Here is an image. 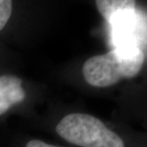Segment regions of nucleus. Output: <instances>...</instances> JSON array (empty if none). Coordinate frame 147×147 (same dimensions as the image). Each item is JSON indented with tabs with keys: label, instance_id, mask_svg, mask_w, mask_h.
I'll use <instances>...</instances> for the list:
<instances>
[{
	"label": "nucleus",
	"instance_id": "f257e3e1",
	"mask_svg": "<svg viewBox=\"0 0 147 147\" xmlns=\"http://www.w3.org/2000/svg\"><path fill=\"white\" fill-rule=\"evenodd\" d=\"M144 62L145 52L140 48L117 47L88 59L83 66V74L91 86L107 88L122 79L137 76Z\"/></svg>",
	"mask_w": 147,
	"mask_h": 147
},
{
	"label": "nucleus",
	"instance_id": "f03ea898",
	"mask_svg": "<svg viewBox=\"0 0 147 147\" xmlns=\"http://www.w3.org/2000/svg\"><path fill=\"white\" fill-rule=\"evenodd\" d=\"M55 131L77 147H127L126 141L94 116L72 113L58 123Z\"/></svg>",
	"mask_w": 147,
	"mask_h": 147
},
{
	"label": "nucleus",
	"instance_id": "7ed1b4c3",
	"mask_svg": "<svg viewBox=\"0 0 147 147\" xmlns=\"http://www.w3.org/2000/svg\"><path fill=\"white\" fill-rule=\"evenodd\" d=\"M115 47H137L145 52L146 46V18L136 9L114 16L109 22Z\"/></svg>",
	"mask_w": 147,
	"mask_h": 147
},
{
	"label": "nucleus",
	"instance_id": "20e7f679",
	"mask_svg": "<svg viewBox=\"0 0 147 147\" xmlns=\"http://www.w3.org/2000/svg\"><path fill=\"white\" fill-rule=\"evenodd\" d=\"M1 101L12 106L26 98V92L21 87V79L11 74L0 76Z\"/></svg>",
	"mask_w": 147,
	"mask_h": 147
},
{
	"label": "nucleus",
	"instance_id": "39448f33",
	"mask_svg": "<svg viewBox=\"0 0 147 147\" xmlns=\"http://www.w3.org/2000/svg\"><path fill=\"white\" fill-rule=\"evenodd\" d=\"M137 0H96V5L105 21L110 20L119 14L136 10Z\"/></svg>",
	"mask_w": 147,
	"mask_h": 147
},
{
	"label": "nucleus",
	"instance_id": "423d86ee",
	"mask_svg": "<svg viewBox=\"0 0 147 147\" xmlns=\"http://www.w3.org/2000/svg\"><path fill=\"white\" fill-rule=\"evenodd\" d=\"M12 13V0H0V31L7 26Z\"/></svg>",
	"mask_w": 147,
	"mask_h": 147
},
{
	"label": "nucleus",
	"instance_id": "0eeeda50",
	"mask_svg": "<svg viewBox=\"0 0 147 147\" xmlns=\"http://www.w3.org/2000/svg\"><path fill=\"white\" fill-rule=\"evenodd\" d=\"M24 147H67L48 143L40 139H30L24 144Z\"/></svg>",
	"mask_w": 147,
	"mask_h": 147
},
{
	"label": "nucleus",
	"instance_id": "6e6552de",
	"mask_svg": "<svg viewBox=\"0 0 147 147\" xmlns=\"http://www.w3.org/2000/svg\"><path fill=\"white\" fill-rule=\"evenodd\" d=\"M11 108V105L6 102L3 101H0V115L5 114L7 110Z\"/></svg>",
	"mask_w": 147,
	"mask_h": 147
},
{
	"label": "nucleus",
	"instance_id": "1a4fd4ad",
	"mask_svg": "<svg viewBox=\"0 0 147 147\" xmlns=\"http://www.w3.org/2000/svg\"><path fill=\"white\" fill-rule=\"evenodd\" d=\"M0 101H1V91H0Z\"/></svg>",
	"mask_w": 147,
	"mask_h": 147
}]
</instances>
